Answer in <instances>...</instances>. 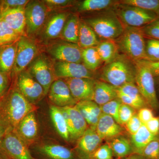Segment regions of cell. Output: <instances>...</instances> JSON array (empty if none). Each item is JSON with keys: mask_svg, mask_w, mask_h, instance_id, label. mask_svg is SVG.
Listing matches in <instances>:
<instances>
[{"mask_svg": "<svg viewBox=\"0 0 159 159\" xmlns=\"http://www.w3.org/2000/svg\"><path fill=\"white\" fill-rule=\"evenodd\" d=\"M136 73L135 62L124 54H119L112 62L104 66L100 79L119 88L126 84L135 83Z\"/></svg>", "mask_w": 159, "mask_h": 159, "instance_id": "6da1fadb", "label": "cell"}, {"mask_svg": "<svg viewBox=\"0 0 159 159\" xmlns=\"http://www.w3.org/2000/svg\"><path fill=\"white\" fill-rule=\"evenodd\" d=\"M35 106L29 102L17 88L11 89L0 100V112L13 129L28 114L34 111Z\"/></svg>", "mask_w": 159, "mask_h": 159, "instance_id": "7a4b0ae2", "label": "cell"}, {"mask_svg": "<svg viewBox=\"0 0 159 159\" xmlns=\"http://www.w3.org/2000/svg\"><path fill=\"white\" fill-rule=\"evenodd\" d=\"M145 37L142 28L125 27L122 34L114 41L119 52L135 62L147 60Z\"/></svg>", "mask_w": 159, "mask_h": 159, "instance_id": "3957f363", "label": "cell"}, {"mask_svg": "<svg viewBox=\"0 0 159 159\" xmlns=\"http://www.w3.org/2000/svg\"><path fill=\"white\" fill-rule=\"evenodd\" d=\"M93 29L98 37L105 40L117 39L125 29L115 11H106L83 21Z\"/></svg>", "mask_w": 159, "mask_h": 159, "instance_id": "277c9868", "label": "cell"}, {"mask_svg": "<svg viewBox=\"0 0 159 159\" xmlns=\"http://www.w3.org/2000/svg\"><path fill=\"white\" fill-rule=\"evenodd\" d=\"M115 8V12L125 27L142 28L159 17L152 11L119 2Z\"/></svg>", "mask_w": 159, "mask_h": 159, "instance_id": "5b68a950", "label": "cell"}, {"mask_svg": "<svg viewBox=\"0 0 159 159\" xmlns=\"http://www.w3.org/2000/svg\"><path fill=\"white\" fill-rule=\"evenodd\" d=\"M135 63L136 69L135 84L145 102L152 108L157 109L159 103L153 75L149 69L140 61Z\"/></svg>", "mask_w": 159, "mask_h": 159, "instance_id": "8992f818", "label": "cell"}, {"mask_svg": "<svg viewBox=\"0 0 159 159\" xmlns=\"http://www.w3.org/2000/svg\"><path fill=\"white\" fill-rule=\"evenodd\" d=\"M28 71L43 87L45 95L48 94L51 84L56 78L53 64L48 58L44 54L37 55L29 66Z\"/></svg>", "mask_w": 159, "mask_h": 159, "instance_id": "52a82bcc", "label": "cell"}, {"mask_svg": "<svg viewBox=\"0 0 159 159\" xmlns=\"http://www.w3.org/2000/svg\"><path fill=\"white\" fill-rule=\"evenodd\" d=\"M48 11L43 1H29L25 7L26 34L29 36L34 35L41 29Z\"/></svg>", "mask_w": 159, "mask_h": 159, "instance_id": "ba28073f", "label": "cell"}, {"mask_svg": "<svg viewBox=\"0 0 159 159\" xmlns=\"http://www.w3.org/2000/svg\"><path fill=\"white\" fill-rule=\"evenodd\" d=\"M38 48L35 41L27 36H22L17 42L16 56L12 73L20 74L36 57Z\"/></svg>", "mask_w": 159, "mask_h": 159, "instance_id": "9c48e42d", "label": "cell"}, {"mask_svg": "<svg viewBox=\"0 0 159 159\" xmlns=\"http://www.w3.org/2000/svg\"><path fill=\"white\" fill-rule=\"evenodd\" d=\"M0 149L10 159H34L28 145L13 129L6 134L0 145Z\"/></svg>", "mask_w": 159, "mask_h": 159, "instance_id": "30bf717a", "label": "cell"}, {"mask_svg": "<svg viewBox=\"0 0 159 159\" xmlns=\"http://www.w3.org/2000/svg\"><path fill=\"white\" fill-rule=\"evenodd\" d=\"M82 49L77 44L64 42L52 44L47 52L57 61L81 63Z\"/></svg>", "mask_w": 159, "mask_h": 159, "instance_id": "8fae6325", "label": "cell"}, {"mask_svg": "<svg viewBox=\"0 0 159 159\" xmlns=\"http://www.w3.org/2000/svg\"><path fill=\"white\" fill-rule=\"evenodd\" d=\"M16 86L20 93L32 103L45 95L43 87L28 71H23L18 75Z\"/></svg>", "mask_w": 159, "mask_h": 159, "instance_id": "7c38bea8", "label": "cell"}, {"mask_svg": "<svg viewBox=\"0 0 159 159\" xmlns=\"http://www.w3.org/2000/svg\"><path fill=\"white\" fill-rule=\"evenodd\" d=\"M54 76L58 79L93 78V71L83 64L57 61L53 64Z\"/></svg>", "mask_w": 159, "mask_h": 159, "instance_id": "4fadbf2b", "label": "cell"}, {"mask_svg": "<svg viewBox=\"0 0 159 159\" xmlns=\"http://www.w3.org/2000/svg\"><path fill=\"white\" fill-rule=\"evenodd\" d=\"M48 94L53 105L57 107L74 106L78 102L72 96L68 86L63 79L54 80Z\"/></svg>", "mask_w": 159, "mask_h": 159, "instance_id": "5bb4252c", "label": "cell"}, {"mask_svg": "<svg viewBox=\"0 0 159 159\" xmlns=\"http://www.w3.org/2000/svg\"><path fill=\"white\" fill-rule=\"evenodd\" d=\"M65 118L70 133V139H79L88 128L87 123L74 106L59 107Z\"/></svg>", "mask_w": 159, "mask_h": 159, "instance_id": "9a60e30c", "label": "cell"}, {"mask_svg": "<svg viewBox=\"0 0 159 159\" xmlns=\"http://www.w3.org/2000/svg\"><path fill=\"white\" fill-rule=\"evenodd\" d=\"M66 83L72 96L77 102L92 100L96 80L93 78H67Z\"/></svg>", "mask_w": 159, "mask_h": 159, "instance_id": "2e32d148", "label": "cell"}, {"mask_svg": "<svg viewBox=\"0 0 159 159\" xmlns=\"http://www.w3.org/2000/svg\"><path fill=\"white\" fill-rule=\"evenodd\" d=\"M1 18L21 36H27L25 8L8 9L0 14Z\"/></svg>", "mask_w": 159, "mask_h": 159, "instance_id": "e0dca14e", "label": "cell"}, {"mask_svg": "<svg viewBox=\"0 0 159 159\" xmlns=\"http://www.w3.org/2000/svg\"><path fill=\"white\" fill-rule=\"evenodd\" d=\"M96 131L102 140H111L119 136L122 132V129L112 117L102 113L96 126Z\"/></svg>", "mask_w": 159, "mask_h": 159, "instance_id": "ac0fdd59", "label": "cell"}, {"mask_svg": "<svg viewBox=\"0 0 159 159\" xmlns=\"http://www.w3.org/2000/svg\"><path fill=\"white\" fill-rule=\"evenodd\" d=\"M26 144L31 143L38 135V123L34 111L26 116L13 129Z\"/></svg>", "mask_w": 159, "mask_h": 159, "instance_id": "d6986e66", "label": "cell"}, {"mask_svg": "<svg viewBox=\"0 0 159 159\" xmlns=\"http://www.w3.org/2000/svg\"><path fill=\"white\" fill-rule=\"evenodd\" d=\"M85 119L90 128L96 130L99 117L102 113L100 106L92 100L80 101L74 106Z\"/></svg>", "mask_w": 159, "mask_h": 159, "instance_id": "ffe728a7", "label": "cell"}, {"mask_svg": "<svg viewBox=\"0 0 159 159\" xmlns=\"http://www.w3.org/2000/svg\"><path fill=\"white\" fill-rule=\"evenodd\" d=\"M69 15L67 12H59L53 15L45 25L43 33L44 39L49 40L60 37Z\"/></svg>", "mask_w": 159, "mask_h": 159, "instance_id": "44dd1931", "label": "cell"}, {"mask_svg": "<svg viewBox=\"0 0 159 159\" xmlns=\"http://www.w3.org/2000/svg\"><path fill=\"white\" fill-rule=\"evenodd\" d=\"M116 88L104 81H97L92 101L100 106L118 98Z\"/></svg>", "mask_w": 159, "mask_h": 159, "instance_id": "7402d4cb", "label": "cell"}, {"mask_svg": "<svg viewBox=\"0 0 159 159\" xmlns=\"http://www.w3.org/2000/svg\"><path fill=\"white\" fill-rule=\"evenodd\" d=\"M78 140V148L83 153L89 156L99 147L102 140L96 130L88 127Z\"/></svg>", "mask_w": 159, "mask_h": 159, "instance_id": "603a6c76", "label": "cell"}, {"mask_svg": "<svg viewBox=\"0 0 159 159\" xmlns=\"http://www.w3.org/2000/svg\"><path fill=\"white\" fill-rule=\"evenodd\" d=\"M16 46V42L0 47V71L9 76L13 70Z\"/></svg>", "mask_w": 159, "mask_h": 159, "instance_id": "cb8c5ba5", "label": "cell"}, {"mask_svg": "<svg viewBox=\"0 0 159 159\" xmlns=\"http://www.w3.org/2000/svg\"><path fill=\"white\" fill-rule=\"evenodd\" d=\"M80 20L78 15H69L64 26L60 37L67 42L78 44Z\"/></svg>", "mask_w": 159, "mask_h": 159, "instance_id": "d4e9b609", "label": "cell"}, {"mask_svg": "<svg viewBox=\"0 0 159 159\" xmlns=\"http://www.w3.org/2000/svg\"><path fill=\"white\" fill-rule=\"evenodd\" d=\"M100 42L99 37L93 29L85 22L80 21L77 44L80 48L85 49L96 47Z\"/></svg>", "mask_w": 159, "mask_h": 159, "instance_id": "484cf974", "label": "cell"}, {"mask_svg": "<svg viewBox=\"0 0 159 159\" xmlns=\"http://www.w3.org/2000/svg\"><path fill=\"white\" fill-rule=\"evenodd\" d=\"M41 153L49 159H76L69 148L58 145H45L39 148Z\"/></svg>", "mask_w": 159, "mask_h": 159, "instance_id": "4316f807", "label": "cell"}, {"mask_svg": "<svg viewBox=\"0 0 159 159\" xmlns=\"http://www.w3.org/2000/svg\"><path fill=\"white\" fill-rule=\"evenodd\" d=\"M96 48L105 66L112 62L119 54L116 44L112 40L100 41Z\"/></svg>", "mask_w": 159, "mask_h": 159, "instance_id": "83f0119b", "label": "cell"}, {"mask_svg": "<svg viewBox=\"0 0 159 159\" xmlns=\"http://www.w3.org/2000/svg\"><path fill=\"white\" fill-rule=\"evenodd\" d=\"M156 136L151 133L145 124H142L139 130L132 135L131 142L137 154L140 155L142 151L152 141L156 139Z\"/></svg>", "mask_w": 159, "mask_h": 159, "instance_id": "f1b7e54d", "label": "cell"}, {"mask_svg": "<svg viewBox=\"0 0 159 159\" xmlns=\"http://www.w3.org/2000/svg\"><path fill=\"white\" fill-rule=\"evenodd\" d=\"M50 116L57 132L66 141L70 139V133L65 118L59 107L51 105L50 107Z\"/></svg>", "mask_w": 159, "mask_h": 159, "instance_id": "f546056e", "label": "cell"}, {"mask_svg": "<svg viewBox=\"0 0 159 159\" xmlns=\"http://www.w3.org/2000/svg\"><path fill=\"white\" fill-rule=\"evenodd\" d=\"M119 3V1L112 0H84L78 5L79 11H100L110 9Z\"/></svg>", "mask_w": 159, "mask_h": 159, "instance_id": "4dcf8cb0", "label": "cell"}, {"mask_svg": "<svg viewBox=\"0 0 159 159\" xmlns=\"http://www.w3.org/2000/svg\"><path fill=\"white\" fill-rule=\"evenodd\" d=\"M109 145L113 153L118 157L123 158L128 157L133 151L130 142L124 137H117L111 139Z\"/></svg>", "mask_w": 159, "mask_h": 159, "instance_id": "1f68e13d", "label": "cell"}, {"mask_svg": "<svg viewBox=\"0 0 159 159\" xmlns=\"http://www.w3.org/2000/svg\"><path fill=\"white\" fill-rule=\"evenodd\" d=\"M82 60L86 68L93 72L99 68L102 63L96 47L82 49Z\"/></svg>", "mask_w": 159, "mask_h": 159, "instance_id": "d6a6232c", "label": "cell"}, {"mask_svg": "<svg viewBox=\"0 0 159 159\" xmlns=\"http://www.w3.org/2000/svg\"><path fill=\"white\" fill-rule=\"evenodd\" d=\"M21 36L1 18L0 47L17 42Z\"/></svg>", "mask_w": 159, "mask_h": 159, "instance_id": "836d02e7", "label": "cell"}, {"mask_svg": "<svg viewBox=\"0 0 159 159\" xmlns=\"http://www.w3.org/2000/svg\"><path fill=\"white\" fill-rule=\"evenodd\" d=\"M119 2L152 11L159 17V0H122L119 1Z\"/></svg>", "mask_w": 159, "mask_h": 159, "instance_id": "e575fe53", "label": "cell"}, {"mask_svg": "<svg viewBox=\"0 0 159 159\" xmlns=\"http://www.w3.org/2000/svg\"><path fill=\"white\" fill-rule=\"evenodd\" d=\"M117 92L126 95L129 98L133 99L142 105L145 106V101L140 93L136 84L134 83L126 84L116 88Z\"/></svg>", "mask_w": 159, "mask_h": 159, "instance_id": "d590c367", "label": "cell"}, {"mask_svg": "<svg viewBox=\"0 0 159 159\" xmlns=\"http://www.w3.org/2000/svg\"><path fill=\"white\" fill-rule=\"evenodd\" d=\"M122 103L121 100L117 98L101 106H100V108L102 113L111 116L120 125L121 124L119 119V108Z\"/></svg>", "mask_w": 159, "mask_h": 159, "instance_id": "8d00e7d4", "label": "cell"}, {"mask_svg": "<svg viewBox=\"0 0 159 159\" xmlns=\"http://www.w3.org/2000/svg\"><path fill=\"white\" fill-rule=\"evenodd\" d=\"M146 60L159 61V40L149 38L145 41Z\"/></svg>", "mask_w": 159, "mask_h": 159, "instance_id": "74e56055", "label": "cell"}, {"mask_svg": "<svg viewBox=\"0 0 159 159\" xmlns=\"http://www.w3.org/2000/svg\"><path fill=\"white\" fill-rule=\"evenodd\" d=\"M141 156L144 159H158L159 141L156 139L150 142L142 151Z\"/></svg>", "mask_w": 159, "mask_h": 159, "instance_id": "f35d334b", "label": "cell"}, {"mask_svg": "<svg viewBox=\"0 0 159 159\" xmlns=\"http://www.w3.org/2000/svg\"><path fill=\"white\" fill-rule=\"evenodd\" d=\"M113 152L108 145L99 146L89 156L91 159H112Z\"/></svg>", "mask_w": 159, "mask_h": 159, "instance_id": "ab89813d", "label": "cell"}, {"mask_svg": "<svg viewBox=\"0 0 159 159\" xmlns=\"http://www.w3.org/2000/svg\"><path fill=\"white\" fill-rule=\"evenodd\" d=\"M29 1L28 0H3L0 1V14L8 9L25 8Z\"/></svg>", "mask_w": 159, "mask_h": 159, "instance_id": "60d3db41", "label": "cell"}, {"mask_svg": "<svg viewBox=\"0 0 159 159\" xmlns=\"http://www.w3.org/2000/svg\"><path fill=\"white\" fill-rule=\"evenodd\" d=\"M144 36L159 40V17L153 22L142 28Z\"/></svg>", "mask_w": 159, "mask_h": 159, "instance_id": "b9f144b4", "label": "cell"}, {"mask_svg": "<svg viewBox=\"0 0 159 159\" xmlns=\"http://www.w3.org/2000/svg\"><path fill=\"white\" fill-rule=\"evenodd\" d=\"M134 108L122 103L119 108V117L120 124H126L134 116Z\"/></svg>", "mask_w": 159, "mask_h": 159, "instance_id": "7bdbcfd3", "label": "cell"}, {"mask_svg": "<svg viewBox=\"0 0 159 159\" xmlns=\"http://www.w3.org/2000/svg\"><path fill=\"white\" fill-rule=\"evenodd\" d=\"M43 1L49 10L66 8L72 6L75 2L70 0H45Z\"/></svg>", "mask_w": 159, "mask_h": 159, "instance_id": "ee69618b", "label": "cell"}, {"mask_svg": "<svg viewBox=\"0 0 159 159\" xmlns=\"http://www.w3.org/2000/svg\"><path fill=\"white\" fill-rule=\"evenodd\" d=\"M142 124L138 115L134 114L131 119L126 123V128L128 131L132 135L139 130Z\"/></svg>", "mask_w": 159, "mask_h": 159, "instance_id": "f6af8a7d", "label": "cell"}, {"mask_svg": "<svg viewBox=\"0 0 159 159\" xmlns=\"http://www.w3.org/2000/svg\"><path fill=\"white\" fill-rule=\"evenodd\" d=\"M13 129L0 112V145L6 134Z\"/></svg>", "mask_w": 159, "mask_h": 159, "instance_id": "bcb514c9", "label": "cell"}, {"mask_svg": "<svg viewBox=\"0 0 159 159\" xmlns=\"http://www.w3.org/2000/svg\"><path fill=\"white\" fill-rule=\"evenodd\" d=\"M117 93L118 98H119L121 102L123 104L129 106L134 109L142 108L144 107L142 104H140L139 102H137L133 99L129 98L126 95L121 93Z\"/></svg>", "mask_w": 159, "mask_h": 159, "instance_id": "7dc6e473", "label": "cell"}, {"mask_svg": "<svg viewBox=\"0 0 159 159\" xmlns=\"http://www.w3.org/2000/svg\"><path fill=\"white\" fill-rule=\"evenodd\" d=\"M139 61L142 63L149 69L154 77H159V61H152L144 60Z\"/></svg>", "mask_w": 159, "mask_h": 159, "instance_id": "c3c4849f", "label": "cell"}, {"mask_svg": "<svg viewBox=\"0 0 159 159\" xmlns=\"http://www.w3.org/2000/svg\"><path fill=\"white\" fill-rule=\"evenodd\" d=\"M138 116L142 124H145L153 117L152 111L150 109L142 107L139 111Z\"/></svg>", "mask_w": 159, "mask_h": 159, "instance_id": "681fc988", "label": "cell"}, {"mask_svg": "<svg viewBox=\"0 0 159 159\" xmlns=\"http://www.w3.org/2000/svg\"><path fill=\"white\" fill-rule=\"evenodd\" d=\"M151 133L156 136L159 132V118L153 117L145 124Z\"/></svg>", "mask_w": 159, "mask_h": 159, "instance_id": "f907efd6", "label": "cell"}, {"mask_svg": "<svg viewBox=\"0 0 159 159\" xmlns=\"http://www.w3.org/2000/svg\"><path fill=\"white\" fill-rule=\"evenodd\" d=\"M9 76L0 71V98L6 93L9 86Z\"/></svg>", "mask_w": 159, "mask_h": 159, "instance_id": "816d5d0a", "label": "cell"}, {"mask_svg": "<svg viewBox=\"0 0 159 159\" xmlns=\"http://www.w3.org/2000/svg\"><path fill=\"white\" fill-rule=\"evenodd\" d=\"M125 159H144L142 156L136 154L131 155L125 158Z\"/></svg>", "mask_w": 159, "mask_h": 159, "instance_id": "f5cc1de1", "label": "cell"}, {"mask_svg": "<svg viewBox=\"0 0 159 159\" xmlns=\"http://www.w3.org/2000/svg\"><path fill=\"white\" fill-rule=\"evenodd\" d=\"M0 159H10L4 152L0 149Z\"/></svg>", "mask_w": 159, "mask_h": 159, "instance_id": "db71d44e", "label": "cell"}, {"mask_svg": "<svg viewBox=\"0 0 159 159\" xmlns=\"http://www.w3.org/2000/svg\"><path fill=\"white\" fill-rule=\"evenodd\" d=\"M0 20H1V15H0Z\"/></svg>", "mask_w": 159, "mask_h": 159, "instance_id": "11a10c76", "label": "cell"}, {"mask_svg": "<svg viewBox=\"0 0 159 159\" xmlns=\"http://www.w3.org/2000/svg\"><path fill=\"white\" fill-rule=\"evenodd\" d=\"M1 98H0V100H1Z\"/></svg>", "mask_w": 159, "mask_h": 159, "instance_id": "9f6ffc18", "label": "cell"}, {"mask_svg": "<svg viewBox=\"0 0 159 159\" xmlns=\"http://www.w3.org/2000/svg\"></svg>", "mask_w": 159, "mask_h": 159, "instance_id": "6f0895ef", "label": "cell"}]
</instances>
